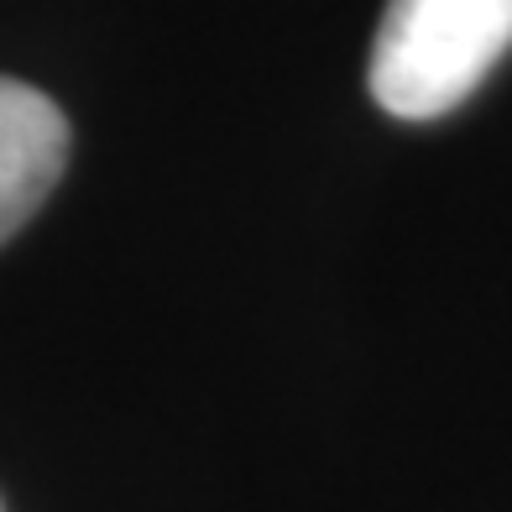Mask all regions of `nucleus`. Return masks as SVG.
<instances>
[{
  "mask_svg": "<svg viewBox=\"0 0 512 512\" xmlns=\"http://www.w3.org/2000/svg\"><path fill=\"white\" fill-rule=\"evenodd\" d=\"M68 162V121L42 89L0 74V241L27 225L58 189Z\"/></svg>",
  "mask_w": 512,
  "mask_h": 512,
  "instance_id": "2",
  "label": "nucleus"
},
{
  "mask_svg": "<svg viewBox=\"0 0 512 512\" xmlns=\"http://www.w3.org/2000/svg\"><path fill=\"white\" fill-rule=\"evenodd\" d=\"M512 48V0H387L371 95L398 121L455 110Z\"/></svg>",
  "mask_w": 512,
  "mask_h": 512,
  "instance_id": "1",
  "label": "nucleus"
}]
</instances>
